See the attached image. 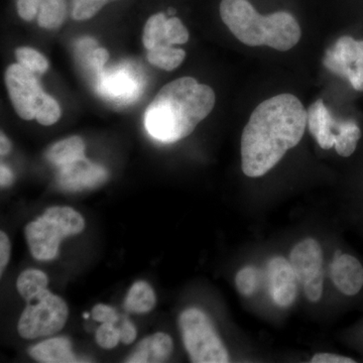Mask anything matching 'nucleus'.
<instances>
[{
  "label": "nucleus",
  "mask_w": 363,
  "mask_h": 363,
  "mask_svg": "<svg viewBox=\"0 0 363 363\" xmlns=\"http://www.w3.org/2000/svg\"><path fill=\"white\" fill-rule=\"evenodd\" d=\"M308 112L295 95L284 93L255 107L241 136V168L259 178L293 149L304 136Z\"/></svg>",
  "instance_id": "f257e3e1"
},
{
  "label": "nucleus",
  "mask_w": 363,
  "mask_h": 363,
  "mask_svg": "<svg viewBox=\"0 0 363 363\" xmlns=\"http://www.w3.org/2000/svg\"><path fill=\"white\" fill-rule=\"evenodd\" d=\"M214 105L211 87L192 77L177 79L164 85L147 107L145 130L157 142H179L195 130Z\"/></svg>",
  "instance_id": "f03ea898"
},
{
  "label": "nucleus",
  "mask_w": 363,
  "mask_h": 363,
  "mask_svg": "<svg viewBox=\"0 0 363 363\" xmlns=\"http://www.w3.org/2000/svg\"><path fill=\"white\" fill-rule=\"evenodd\" d=\"M220 16L234 37L250 47L267 45L286 52L295 47L302 35L292 14L277 11L262 16L248 0H222Z\"/></svg>",
  "instance_id": "7ed1b4c3"
},
{
  "label": "nucleus",
  "mask_w": 363,
  "mask_h": 363,
  "mask_svg": "<svg viewBox=\"0 0 363 363\" xmlns=\"http://www.w3.org/2000/svg\"><path fill=\"white\" fill-rule=\"evenodd\" d=\"M83 217L70 207L55 206L26 227V238L33 257L38 260H52L58 255L61 241L82 233Z\"/></svg>",
  "instance_id": "20e7f679"
},
{
  "label": "nucleus",
  "mask_w": 363,
  "mask_h": 363,
  "mask_svg": "<svg viewBox=\"0 0 363 363\" xmlns=\"http://www.w3.org/2000/svg\"><path fill=\"white\" fill-rule=\"evenodd\" d=\"M179 325L184 345L191 362L195 363L229 362V354L210 318L198 308L182 312Z\"/></svg>",
  "instance_id": "39448f33"
},
{
  "label": "nucleus",
  "mask_w": 363,
  "mask_h": 363,
  "mask_svg": "<svg viewBox=\"0 0 363 363\" xmlns=\"http://www.w3.org/2000/svg\"><path fill=\"white\" fill-rule=\"evenodd\" d=\"M33 301H35V304L26 306L18 321V330L21 337L35 339L62 330L69 315L65 301L47 289Z\"/></svg>",
  "instance_id": "423d86ee"
},
{
  "label": "nucleus",
  "mask_w": 363,
  "mask_h": 363,
  "mask_svg": "<svg viewBox=\"0 0 363 363\" xmlns=\"http://www.w3.org/2000/svg\"><path fill=\"white\" fill-rule=\"evenodd\" d=\"M290 262L306 297L316 303L323 294V252L314 238H307L294 247Z\"/></svg>",
  "instance_id": "0eeeda50"
},
{
  "label": "nucleus",
  "mask_w": 363,
  "mask_h": 363,
  "mask_svg": "<svg viewBox=\"0 0 363 363\" xmlns=\"http://www.w3.org/2000/svg\"><path fill=\"white\" fill-rule=\"evenodd\" d=\"M6 84L16 113L26 121L35 119L47 94L35 74L21 64H13L6 72Z\"/></svg>",
  "instance_id": "6e6552de"
},
{
  "label": "nucleus",
  "mask_w": 363,
  "mask_h": 363,
  "mask_svg": "<svg viewBox=\"0 0 363 363\" xmlns=\"http://www.w3.org/2000/svg\"><path fill=\"white\" fill-rule=\"evenodd\" d=\"M143 85L142 73L131 64H121L98 75V92L114 104H133L142 95Z\"/></svg>",
  "instance_id": "1a4fd4ad"
},
{
  "label": "nucleus",
  "mask_w": 363,
  "mask_h": 363,
  "mask_svg": "<svg viewBox=\"0 0 363 363\" xmlns=\"http://www.w3.org/2000/svg\"><path fill=\"white\" fill-rule=\"evenodd\" d=\"M269 295L274 304L288 308L294 304L298 295L297 276L290 260L274 257L267 264Z\"/></svg>",
  "instance_id": "9d476101"
},
{
  "label": "nucleus",
  "mask_w": 363,
  "mask_h": 363,
  "mask_svg": "<svg viewBox=\"0 0 363 363\" xmlns=\"http://www.w3.org/2000/svg\"><path fill=\"white\" fill-rule=\"evenodd\" d=\"M107 178L108 173L104 167L92 164L84 157L59 168L57 183L63 190L77 192L99 187Z\"/></svg>",
  "instance_id": "9b49d317"
},
{
  "label": "nucleus",
  "mask_w": 363,
  "mask_h": 363,
  "mask_svg": "<svg viewBox=\"0 0 363 363\" xmlns=\"http://www.w3.org/2000/svg\"><path fill=\"white\" fill-rule=\"evenodd\" d=\"M363 58V40L343 35L329 48L323 57V65L331 73L350 80L358 60Z\"/></svg>",
  "instance_id": "f8f14e48"
},
{
  "label": "nucleus",
  "mask_w": 363,
  "mask_h": 363,
  "mask_svg": "<svg viewBox=\"0 0 363 363\" xmlns=\"http://www.w3.org/2000/svg\"><path fill=\"white\" fill-rule=\"evenodd\" d=\"M334 286L346 296H354L363 286V267L359 260L337 250L330 267Z\"/></svg>",
  "instance_id": "ddd939ff"
},
{
  "label": "nucleus",
  "mask_w": 363,
  "mask_h": 363,
  "mask_svg": "<svg viewBox=\"0 0 363 363\" xmlns=\"http://www.w3.org/2000/svg\"><path fill=\"white\" fill-rule=\"evenodd\" d=\"M307 112V125L318 145L323 150L334 147L337 121H335L330 111L325 106L323 100L318 99L309 107Z\"/></svg>",
  "instance_id": "4468645a"
},
{
  "label": "nucleus",
  "mask_w": 363,
  "mask_h": 363,
  "mask_svg": "<svg viewBox=\"0 0 363 363\" xmlns=\"http://www.w3.org/2000/svg\"><path fill=\"white\" fill-rule=\"evenodd\" d=\"M30 357L45 363L78 362L72 351L70 341L64 337H55L43 341L28 350Z\"/></svg>",
  "instance_id": "2eb2a0df"
},
{
  "label": "nucleus",
  "mask_w": 363,
  "mask_h": 363,
  "mask_svg": "<svg viewBox=\"0 0 363 363\" xmlns=\"http://www.w3.org/2000/svg\"><path fill=\"white\" fill-rule=\"evenodd\" d=\"M85 143L80 136H71L52 145L45 157L55 166L61 168L85 157Z\"/></svg>",
  "instance_id": "dca6fc26"
},
{
  "label": "nucleus",
  "mask_w": 363,
  "mask_h": 363,
  "mask_svg": "<svg viewBox=\"0 0 363 363\" xmlns=\"http://www.w3.org/2000/svg\"><path fill=\"white\" fill-rule=\"evenodd\" d=\"M185 57L184 50L175 49L167 43L155 45L147 52L150 63L164 71L175 70L183 63Z\"/></svg>",
  "instance_id": "f3484780"
},
{
  "label": "nucleus",
  "mask_w": 363,
  "mask_h": 363,
  "mask_svg": "<svg viewBox=\"0 0 363 363\" xmlns=\"http://www.w3.org/2000/svg\"><path fill=\"white\" fill-rule=\"evenodd\" d=\"M156 305V294L145 281H136L125 298L126 309L136 314L150 312Z\"/></svg>",
  "instance_id": "a211bd4d"
},
{
  "label": "nucleus",
  "mask_w": 363,
  "mask_h": 363,
  "mask_svg": "<svg viewBox=\"0 0 363 363\" xmlns=\"http://www.w3.org/2000/svg\"><path fill=\"white\" fill-rule=\"evenodd\" d=\"M362 138V130L353 121H340L336 124V140L334 147L339 156L350 157L357 150Z\"/></svg>",
  "instance_id": "6ab92c4d"
},
{
  "label": "nucleus",
  "mask_w": 363,
  "mask_h": 363,
  "mask_svg": "<svg viewBox=\"0 0 363 363\" xmlns=\"http://www.w3.org/2000/svg\"><path fill=\"white\" fill-rule=\"evenodd\" d=\"M49 279L44 272L39 269H26L21 272L18 279V291L21 297L32 302L38 294L47 289Z\"/></svg>",
  "instance_id": "aec40b11"
},
{
  "label": "nucleus",
  "mask_w": 363,
  "mask_h": 363,
  "mask_svg": "<svg viewBox=\"0 0 363 363\" xmlns=\"http://www.w3.org/2000/svg\"><path fill=\"white\" fill-rule=\"evenodd\" d=\"M138 347L147 351L150 362H164L173 352L174 343L168 334L160 332L143 339Z\"/></svg>",
  "instance_id": "412c9836"
},
{
  "label": "nucleus",
  "mask_w": 363,
  "mask_h": 363,
  "mask_svg": "<svg viewBox=\"0 0 363 363\" xmlns=\"http://www.w3.org/2000/svg\"><path fill=\"white\" fill-rule=\"evenodd\" d=\"M66 16V4L64 0H43L38 21L42 28L52 30L63 23Z\"/></svg>",
  "instance_id": "4be33fe9"
},
{
  "label": "nucleus",
  "mask_w": 363,
  "mask_h": 363,
  "mask_svg": "<svg viewBox=\"0 0 363 363\" xmlns=\"http://www.w3.org/2000/svg\"><path fill=\"white\" fill-rule=\"evenodd\" d=\"M262 274L257 267H242L236 274L235 285L238 292L245 297H252L262 288Z\"/></svg>",
  "instance_id": "5701e85b"
},
{
  "label": "nucleus",
  "mask_w": 363,
  "mask_h": 363,
  "mask_svg": "<svg viewBox=\"0 0 363 363\" xmlns=\"http://www.w3.org/2000/svg\"><path fill=\"white\" fill-rule=\"evenodd\" d=\"M167 16L164 13H157L150 16L143 30V42L147 50L155 45L166 43Z\"/></svg>",
  "instance_id": "b1692460"
},
{
  "label": "nucleus",
  "mask_w": 363,
  "mask_h": 363,
  "mask_svg": "<svg viewBox=\"0 0 363 363\" xmlns=\"http://www.w3.org/2000/svg\"><path fill=\"white\" fill-rule=\"evenodd\" d=\"M16 59L18 64L26 67L28 70L32 71L35 75H42L49 68V63L47 59L40 52L35 51L32 48L21 47L16 49Z\"/></svg>",
  "instance_id": "393cba45"
},
{
  "label": "nucleus",
  "mask_w": 363,
  "mask_h": 363,
  "mask_svg": "<svg viewBox=\"0 0 363 363\" xmlns=\"http://www.w3.org/2000/svg\"><path fill=\"white\" fill-rule=\"evenodd\" d=\"M116 0H73L72 16L75 20L86 21L93 18L102 7Z\"/></svg>",
  "instance_id": "a878e982"
},
{
  "label": "nucleus",
  "mask_w": 363,
  "mask_h": 363,
  "mask_svg": "<svg viewBox=\"0 0 363 363\" xmlns=\"http://www.w3.org/2000/svg\"><path fill=\"white\" fill-rule=\"evenodd\" d=\"M61 117V108L56 100L50 95L45 94L44 102L38 111L35 119L42 125H52L56 123Z\"/></svg>",
  "instance_id": "bb28decb"
},
{
  "label": "nucleus",
  "mask_w": 363,
  "mask_h": 363,
  "mask_svg": "<svg viewBox=\"0 0 363 363\" xmlns=\"http://www.w3.org/2000/svg\"><path fill=\"white\" fill-rule=\"evenodd\" d=\"M189 40V33L186 26L178 18H171L166 23V43L169 45L186 44Z\"/></svg>",
  "instance_id": "cd10ccee"
},
{
  "label": "nucleus",
  "mask_w": 363,
  "mask_h": 363,
  "mask_svg": "<svg viewBox=\"0 0 363 363\" xmlns=\"http://www.w3.org/2000/svg\"><path fill=\"white\" fill-rule=\"evenodd\" d=\"M96 341L100 347L112 350L121 341V332L114 324L102 323L96 331Z\"/></svg>",
  "instance_id": "c85d7f7f"
},
{
  "label": "nucleus",
  "mask_w": 363,
  "mask_h": 363,
  "mask_svg": "<svg viewBox=\"0 0 363 363\" xmlns=\"http://www.w3.org/2000/svg\"><path fill=\"white\" fill-rule=\"evenodd\" d=\"M93 319L99 323L116 324L118 321V315L116 309L104 304H98L92 310Z\"/></svg>",
  "instance_id": "c756f323"
},
{
  "label": "nucleus",
  "mask_w": 363,
  "mask_h": 363,
  "mask_svg": "<svg viewBox=\"0 0 363 363\" xmlns=\"http://www.w3.org/2000/svg\"><path fill=\"white\" fill-rule=\"evenodd\" d=\"M43 0H18V14L23 20L32 21L39 13Z\"/></svg>",
  "instance_id": "7c9ffc66"
},
{
  "label": "nucleus",
  "mask_w": 363,
  "mask_h": 363,
  "mask_svg": "<svg viewBox=\"0 0 363 363\" xmlns=\"http://www.w3.org/2000/svg\"><path fill=\"white\" fill-rule=\"evenodd\" d=\"M11 241L4 231L0 233V274H4V269L11 257Z\"/></svg>",
  "instance_id": "2f4dec72"
},
{
  "label": "nucleus",
  "mask_w": 363,
  "mask_h": 363,
  "mask_svg": "<svg viewBox=\"0 0 363 363\" xmlns=\"http://www.w3.org/2000/svg\"><path fill=\"white\" fill-rule=\"evenodd\" d=\"M313 363H354L355 360L352 358L341 357L338 354H332V353H317L312 357Z\"/></svg>",
  "instance_id": "473e14b6"
},
{
  "label": "nucleus",
  "mask_w": 363,
  "mask_h": 363,
  "mask_svg": "<svg viewBox=\"0 0 363 363\" xmlns=\"http://www.w3.org/2000/svg\"><path fill=\"white\" fill-rule=\"evenodd\" d=\"M353 89L363 92V58L358 60L348 80Z\"/></svg>",
  "instance_id": "72a5a7b5"
},
{
  "label": "nucleus",
  "mask_w": 363,
  "mask_h": 363,
  "mask_svg": "<svg viewBox=\"0 0 363 363\" xmlns=\"http://www.w3.org/2000/svg\"><path fill=\"white\" fill-rule=\"evenodd\" d=\"M121 332V341L124 344H130L135 340L136 338V329L135 325L130 321L123 322L119 328Z\"/></svg>",
  "instance_id": "f704fd0d"
},
{
  "label": "nucleus",
  "mask_w": 363,
  "mask_h": 363,
  "mask_svg": "<svg viewBox=\"0 0 363 363\" xmlns=\"http://www.w3.org/2000/svg\"><path fill=\"white\" fill-rule=\"evenodd\" d=\"M13 181V175L11 169L7 168L4 164L0 167V185L1 187H9Z\"/></svg>",
  "instance_id": "c9c22d12"
},
{
  "label": "nucleus",
  "mask_w": 363,
  "mask_h": 363,
  "mask_svg": "<svg viewBox=\"0 0 363 363\" xmlns=\"http://www.w3.org/2000/svg\"><path fill=\"white\" fill-rule=\"evenodd\" d=\"M11 150V143L4 133L0 135V154L1 157L6 156Z\"/></svg>",
  "instance_id": "e433bc0d"
},
{
  "label": "nucleus",
  "mask_w": 363,
  "mask_h": 363,
  "mask_svg": "<svg viewBox=\"0 0 363 363\" xmlns=\"http://www.w3.org/2000/svg\"><path fill=\"white\" fill-rule=\"evenodd\" d=\"M83 317H84L85 319H88V318H89V314H88V313H84V314H83Z\"/></svg>",
  "instance_id": "4c0bfd02"
}]
</instances>
